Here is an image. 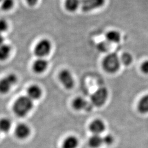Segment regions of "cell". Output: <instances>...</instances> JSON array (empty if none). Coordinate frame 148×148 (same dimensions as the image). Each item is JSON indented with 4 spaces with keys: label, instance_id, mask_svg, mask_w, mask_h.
<instances>
[{
    "label": "cell",
    "instance_id": "obj_1",
    "mask_svg": "<svg viewBox=\"0 0 148 148\" xmlns=\"http://www.w3.org/2000/svg\"><path fill=\"white\" fill-rule=\"evenodd\" d=\"M33 102L27 96H21L14 102L13 110L16 115L24 117L27 115L33 108Z\"/></svg>",
    "mask_w": 148,
    "mask_h": 148
},
{
    "label": "cell",
    "instance_id": "obj_2",
    "mask_svg": "<svg viewBox=\"0 0 148 148\" xmlns=\"http://www.w3.org/2000/svg\"><path fill=\"white\" fill-rule=\"evenodd\" d=\"M120 62L116 53H109L103 59V66L106 72L115 73L120 68Z\"/></svg>",
    "mask_w": 148,
    "mask_h": 148
},
{
    "label": "cell",
    "instance_id": "obj_3",
    "mask_svg": "<svg viewBox=\"0 0 148 148\" xmlns=\"http://www.w3.org/2000/svg\"><path fill=\"white\" fill-rule=\"evenodd\" d=\"M52 49V44L49 40L43 38L37 43L34 49L35 54L39 58L48 56Z\"/></svg>",
    "mask_w": 148,
    "mask_h": 148
},
{
    "label": "cell",
    "instance_id": "obj_4",
    "mask_svg": "<svg viewBox=\"0 0 148 148\" xmlns=\"http://www.w3.org/2000/svg\"><path fill=\"white\" fill-rule=\"evenodd\" d=\"M108 97V91L105 87H101L98 89L91 95L92 104L99 107L106 103Z\"/></svg>",
    "mask_w": 148,
    "mask_h": 148
},
{
    "label": "cell",
    "instance_id": "obj_5",
    "mask_svg": "<svg viewBox=\"0 0 148 148\" xmlns=\"http://www.w3.org/2000/svg\"><path fill=\"white\" fill-rule=\"evenodd\" d=\"M18 81L17 76L15 74H10L0 80V93H8L11 88L16 85Z\"/></svg>",
    "mask_w": 148,
    "mask_h": 148
},
{
    "label": "cell",
    "instance_id": "obj_6",
    "mask_svg": "<svg viewBox=\"0 0 148 148\" xmlns=\"http://www.w3.org/2000/svg\"><path fill=\"white\" fill-rule=\"evenodd\" d=\"M80 7L85 12L100 8L105 4L106 0H79Z\"/></svg>",
    "mask_w": 148,
    "mask_h": 148
},
{
    "label": "cell",
    "instance_id": "obj_7",
    "mask_svg": "<svg viewBox=\"0 0 148 148\" xmlns=\"http://www.w3.org/2000/svg\"><path fill=\"white\" fill-rule=\"evenodd\" d=\"M60 81L66 89H71L74 87L73 76L69 70L64 69L59 74Z\"/></svg>",
    "mask_w": 148,
    "mask_h": 148
},
{
    "label": "cell",
    "instance_id": "obj_8",
    "mask_svg": "<svg viewBox=\"0 0 148 148\" xmlns=\"http://www.w3.org/2000/svg\"><path fill=\"white\" fill-rule=\"evenodd\" d=\"M106 128L104 122L100 119H96L92 122L90 125V130L93 134H100Z\"/></svg>",
    "mask_w": 148,
    "mask_h": 148
},
{
    "label": "cell",
    "instance_id": "obj_9",
    "mask_svg": "<svg viewBox=\"0 0 148 148\" xmlns=\"http://www.w3.org/2000/svg\"><path fill=\"white\" fill-rule=\"evenodd\" d=\"M48 65L47 61L46 59L43 58H39L34 62L32 69L35 73L37 74H41L47 69Z\"/></svg>",
    "mask_w": 148,
    "mask_h": 148
},
{
    "label": "cell",
    "instance_id": "obj_10",
    "mask_svg": "<svg viewBox=\"0 0 148 148\" xmlns=\"http://www.w3.org/2000/svg\"><path fill=\"white\" fill-rule=\"evenodd\" d=\"M16 136L19 139H25L30 133V129L25 123H20L16 128Z\"/></svg>",
    "mask_w": 148,
    "mask_h": 148
},
{
    "label": "cell",
    "instance_id": "obj_11",
    "mask_svg": "<svg viewBox=\"0 0 148 148\" xmlns=\"http://www.w3.org/2000/svg\"><path fill=\"white\" fill-rule=\"evenodd\" d=\"M27 97L32 101L37 100L41 97L42 91L40 86L38 85H32L27 90Z\"/></svg>",
    "mask_w": 148,
    "mask_h": 148
},
{
    "label": "cell",
    "instance_id": "obj_12",
    "mask_svg": "<svg viewBox=\"0 0 148 148\" xmlns=\"http://www.w3.org/2000/svg\"><path fill=\"white\" fill-rule=\"evenodd\" d=\"M73 106L75 109L77 110H81L83 109H86L89 110L91 109V106L90 104L85 100L84 98L82 97L76 98L73 102Z\"/></svg>",
    "mask_w": 148,
    "mask_h": 148
},
{
    "label": "cell",
    "instance_id": "obj_13",
    "mask_svg": "<svg viewBox=\"0 0 148 148\" xmlns=\"http://www.w3.org/2000/svg\"><path fill=\"white\" fill-rule=\"evenodd\" d=\"M12 48L10 45L5 43L0 45V60L4 61L9 58Z\"/></svg>",
    "mask_w": 148,
    "mask_h": 148
},
{
    "label": "cell",
    "instance_id": "obj_14",
    "mask_svg": "<svg viewBox=\"0 0 148 148\" xmlns=\"http://www.w3.org/2000/svg\"><path fill=\"white\" fill-rule=\"evenodd\" d=\"M79 144L77 138L71 136L66 138L62 144V148H76Z\"/></svg>",
    "mask_w": 148,
    "mask_h": 148
},
{
    "label": "cell",
    "instance_id": "obj_15",
    "mask_svg": "<svg viewBox=\"0 0 148 148\" xmlns=\"http://www.w3.org/2000/svg\"><path fill=\"white\" fill-rule=\"evenodd\" d=\"M64 6L69 12H74L80 7V1L79 0H65Z\"/></svg>",
    "mask_w": 148,
    "mask_h": 148
},
{
    "label": "cell",
    "instance_id": "obj_16",
    "mask_svg": "<svg viewBox=\"0 0 148 148\" xmlns=\"http://www.w3.org/2000/svg\"><path fill=\"white\" fill-rule=\"evenodd\" d=\"M106 38L108 42L112 43H118L121 40V35L116 30H110L106 34Z\"/></svg>",
    "mask_w": 148,
    "mask_h": 148
},
{
    "label": "cell",
    "instance_id": "obj_17",
    "mask_svg": "<svg viewBox=\"0 0 148 148\" xmlns=\"http://www.w3.org/2000/svg\"><path fill=\"white\" fill-rule=\"evenodd\" d=\"M138 110L142 114L148 113V94L143 96L138 104Z\"/></svg>",
    "mask_w": 148,
    "mask_h": 148
},
{
    "label": "cell",
    "instance_id": "obj_18",
    "mask_svg": "<svg viewBox=\"0 0 148 148\" xmlns=\"http://www.w3.org/2000/svg\"><path fill=\"white\" fill-rule=\"evenodd\" d=\"M88 144L91 148H99L101 144H103V137H101L99 134H93L90 138Z\"/></svg>",
    "mask_w": 148,
    "mask_h": 148
},
{
    "label": "cell",
    "instance_id": "obj_19",
    "mask_svg": "<svg viewBox=\"0 0 148 148\" xmlns=\"http://www.w3.org/2000/svg\"><path fill=\"white\" fill-rule=\"evenodd\" d=\"M11 122L7 118H2L0 120V131L2 132H7L11 129Z\"/></svg>",
    "mask_w": 148,
    "mask_h": 148
},
{
    "label": "cell",
    "instance_id": "obj_20",
    "mask_svg": "<svg viewBox=\"0 0 148 148\" xmlns=\"http://www.w3.org/2000/svg\"><path fill=\"white\" fill-rule=\"evenodd\" d=\"M1 8L5 11H8L13 8L14 5V0H2L1 3Z\"/></svg>",
    "mask_w": 148,
    "mask_h": 148
},
{
    "label": "cell",
    "instance_id": "obj_21",
    "mask_svg": "<svg viewBox=\"0 0 148 148\" xmlns=\"http://www.w3.org/2000/svg\"><path fill=\"white\" fill-rule=\"evenodd\" d=\"M132 56L131 54L124 53L122 54L120 59V62L125 65H129L132 62Z\"/></svg>",
    "mask_w": 148,
    "mask_h": 148
},
{
    "label": "cell",
    "instance_id": "obj_22",
    "mask_svg": "<svg viewBox=\"0 0 148 148\" xmlns=\"http://www.w3.org/2000/svg\"><path fill=\"white\" fill-rule=\"evenodd\" d=\"M97 48L101 52H107L110 50V43L107 41H102L98 45Z\"/></svg>",
    "mask_w": 148,
    "mask_h": 148
},
{
    "label": "cell",
    "instance_id": "obj_23",
    "mask_svg": "<svg viewBox=\"0 0 148 148\" xmlns=\"http://www.w3.org/2000/svg\"><path fill=\"white\" fill-rule=\"evenodd\" d=\"M8 24L4 19H0V35H3L8 29Z\"/></svg>",
    "mask_w": 148,
    "mask_h": 148
},
{
    "label": "cell",
    "instance_id": "obj_24",
    "mask_svg": "<svg viewBox=\"0 0 148 148\" xmlns=\"http://www.w3.org/2000/svg\"><path fill=\"white\" fill-rule=\"evenodd\" d=\"M114 137L111 134H106L103 137V143L107 145H110L114 142Z\"/></svg>",
    "mask_w": 148,
    "mask_h": 148
},
{
    "label": "cell",
    "instance_id": "obj_25",
    "mask_svg": "<svg viewBox=\"0 0 148 148\" xmlns=\"http://www.w3.org/2000/svg\"><path fill=\"white\" fill-rule=\"evenodd\" d=\"M141 70L143 73L148 74V60H146L143 62L141 65Z\"/></svg>",
    "mask_w": 148,
    "mask_h": 148
},
{
    "label": "cell",
    "instance_id": "obj_26",
    "mask_svg": "<svg viewBox=\"0 0 148 148\" xmlns=\"http://www.w3.org/2000/svg\"><path fill=\"white\" fill-rule=\"evenodd\" d=\"M27 5L31 7H34L37 5L38 0H26Z\"/></svg>",
    "mask_w": 148,
    "mask_h": 148
},
{
    "label": "cell",
    "instance_id": "obj_27",
    "mask_svg": "<svg viewBox=\"0 0 148 148\" xmlns=\"http://www.w3.org/2000/svg\"><path fill=\"white\" fill-rule=\"evenodd\" d=\"M5 42V38L3 35H0V45H2Z\"/></svg>",
    "mask_w": 148,
    "mask_h": 148
},
{
    "label": "cell",
    "instance_id": "obj_28",
    "mask_svg": "<svg viewBox=\"0 0 148 148\" xmlns=\"http://www.w3.org/2000/svg\"><path fill=\"white\" fill-rule=\"evenodd\" d=\"M2 0H0V3H1V2H2Z\"/></svg>",
    "mask_w": 148,
    "mask_h": 148
}]
</instances>
